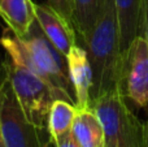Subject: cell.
Masks as SVG:
<instances>
[{
  "mask_svg": "<svg viewBox=\"0 0 148 147\" xmlns=\"http://www.w3.org/2000/svg\"><path fill=\"white\" fill-rule=\"evenodd\" d=\"M0 46L4 49L5 56L22 63L43 78L65 100L75 104L66 56L47 39L36 21L27 35L22 38L16 36L8 29L4 30L0 38Z\"/></svg>",
  "mask_w": 148,
  "mask_h": 147,
  "instance_id": "1",
  "label": "cell"
},
{
  "mask_svg": "<svg viewBox=\"0 0 148 147\" xmlns=\"http://www.w3.org/2000/svg\"><path fill=\"white\" fill-rule=\"evenodd\" d=\"M82 42L92 69L90 102L105 94L121 91L122 52L113 0L107 1L103 16L88 36Z\"/></svg>",
  "mask_w": 148,
  "mask_h": 147,
  "instance_id": "2",
  "label": "cell"
},
{
  "mask_svg": "<svg viewBox=\"0 0 148 147\" xmlns=\"http://www.w3.org/2000/svg\"><path fill=\"white\" fill-rule=\"evenodd\" d=\"M104 128L107 147H147L146 122H142L127 106L121 91L90 102Z\"/></svg>",
  "mask_w": 148,
  "mask_h": 147,
  "instance_id": "3",
  "label": "cell"
},
{
  "mask_svg": "<svg viewBox=\"0 0 148 147\" xmlns=\"http://www.w3.org/2000/svg\"><path fill=\"white\" fill-rule=\"evenodd\" d=\"M4 68L10 89L26 119L35 126L47 129L52 102L64 98L22 63L5 56Z\"/></svg>",
  "mask_w": 148,
  "mask_h": 147,
  "instance_id": "4",
  "label": "cell"
},
{
  "mask_svg": "<svg viewBox=\"0 0 148 147\" xmlns=\"http://www.w3.org/2000/svg\"><path fill=\"white\" fill-rule=\"evenodd\" d=\"M0 132L5 147H49L53 145L47 129H40L26 119L9 82L5 85L0 104Z\"/></svg>",
  "mask_w": 148,
  "mask_h": 147,
  "instance_id": "5",
  "label": "cell"
},
{
  "mask_svg": "<svg viewBox=\"0 0 148 147\" xmlns=\"http://www.w3.org/2000/svg\"><path fill=\"white\" fill-rule=\"evenodd\" d=\"M121 93L138 108L148 106V43L143 35L122 54Z\"/></svg>",
  "mask_w": 148,
  "mask_h": 147,
  "instance_id": "6",
  "label": "cell"
},
{
  "mask_svg": "<svg viewBox=\"0 0 148 147\" xmlns=\"http://www.w3.org/2000/svg\"><path fill=\"white\" fill-rule=\"evenodd\" d=\"M35 20L43 34L64 56L77 44L74 26L48 4H35Z\"/></svg>",
  "mask_w": 148,
  "mask_h": 147,
  "instance_id": "7",
  "label": "cell"
},
{
  "mask_svg": "<svg viewBox=\"0 0 148 147\" xmlns=\"http://www.w3.org/2000/svg\"><path fill=\"white\" fill-rule=\"evenodd\" d=\"M66 63L77 108H88L92 87V69L86 49L77 43L66 55Z\"/></svg>",
  "mask_w": 148,
  "mask_h": 147,
  "instance_id": "8",
  "label": "cell"
},
{
  "mask_svg": "<svg viewBox=\"0 0 148 147\" xmlns=\"http://www.w3.org/2000/svg\"><path fill=\"white\" fill-rule=\"evenodd\" d=\"M117 14L121 52L130 47L136 36L142 35L143 29L144 0H113Z\"/></svg>",
  "mask_w": 148,
  "mask_h": 147,
  "instance_id": "9",
  "label": "cell"
},
{
  "mask_svg": "<svg viewBox=\"0 0 148 147\" xmlns=\"http://www.w3.org/2000/svg\"><path fill=\"white\" fill-rule=\"evenodd\" d=\"M0 17L10 33L22 38L36 21L35 3L33 0H0Z\"/></svg>",
  "mask_w": 148,
  "mask_h": 147,
  "instance_id": "10",
  "label": "cell"
},
{
  "mask_svg": "<svg viewBox=\"0 0 148 147\" xmlns=\"http://www.w3.org/2000/svg\"><path fill=\"white\" fill-rule=\"evenodd\" d=\"M72 134L81 147H107L105 133L97 115L91 108H77Z\"/></svg>",
  "mask_w": 148,
  "mask_h": 147,
  "instance_id": "11",
  "label": "cell"
},
{
  "mask_svg": "<svg viewBox=\"0 0 148 147\" xmlns=\"http://www.w3.org/2000/svg\"><path fill=\"white\" fill-rule=\"evenodd\" d=\"M108 0H73V26L82 41L103 16Z\"/></svg>",
  "mask_w": 148,
  "mask_h": 147,
  "instance_id": "12",
  "label": "cell"
},
{
  "mask_svg": "<svg viewBox=\"0 0 148 147\" xmlns=\"http://www.w3.org/2000/svg\"><path fill=\"white\" fill-rule=\"evenodd\" d=\"M77 115V106L65 99H55L47 117V132L53 142L57 137L72 130Z\"/></svg>",
  "mask_w": 148,
  "mask_h": 147,
  "instance_id": "13",
  "label": "cell"
},
{
  "mask_svg": "<svg viewBox=\"0 0 148 147\" xmlns=\"http://www.w3.org/2000/svg\"><path fill=\"white\" fill-rule=\"evenodd\" d=\"M47 4L73 25V0H47Z\"/></svg>",
  "mask_w": 148,
  "mask_h": 147,
  "instance_id": "14",
  "label": "cell"
},
{
  "mask_svg": "<svg viewBox=\"0 0 148 147\" xmlns=\"http://www.w3.org/2000/svg\"><path fill=\"white\" fill-rule=\"evenodd\" d=\"M52 143H53V147H81L75 141V138L73 137L72 130L57 137Z\"/></svg>",
  "mask_w": 148,
  "mask_h": 147,
  "instance_id": "15",
  "label": "cell"
},
{
  "mask_svg": "<svg viewBox=\"0 0 148 147\" xmlns=\"http://www.w3.org/2000/svg\"><path fill=\"white\" fill-rule=\"evenodd\" d=\"M142 35L146 38L148 43V0H144V5H143V29H142Z\"/></svg>",
  "mask_w": 148,
  "mask_h": 147,
  "instance_id": "16",
  "label": "cell"
},
{
  "mask_svg": "<svg viewBox=\"0 0 148 147\" xmlns=\"http://www.w3.org/2000/svg\"><path fill=\"white\" fill-rule=\"evenodd\" d=\"M146 137H147V147H148V121L146 122Z\"/></svg>",
  "mask_w": 148,
  "mask_h": 147,
  "instance_id": "17",
  "label": "cell"
},
{
  "mask_svg": "<svg viewBox=\"0 0 148 147\" xmlns=\"http://www.w3.org/2000/svg\"><path fill=\"white\" fill-rule=\"evenodd\" d=\"M3 68H4V60H3V61H0V69H3Z\"/></svg>",
  "mask_w": 148,
  "mask_h": 147,
  "instance_id": "18",
  "label": "cell"
},
{
  "mask_svg": "<svg viewBox=\"0 0 148 147\" xmlns=\"http://www.w3.org/2000/svg\"><path fill=\"white\" fill-rule=\"evenodd\" d=\"M49 147H51V146H49Z\"/></svg>",
  "mask_w": 148,
  "mask_h": 147,
  "instance_id": "19",
  "label": "cell"
}]
</instances>
